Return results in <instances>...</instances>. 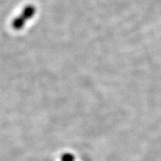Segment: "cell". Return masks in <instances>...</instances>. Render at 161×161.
<instances>
[{
    "instance_id": "6da1fadb",
    "label": "cell",
    "mask_w": 161,
    "mask_h": 161,
    "mask_svg": "<svg viewBox=\"0 0 161 161\" xmlns=\"http://www.w3.org/2000/svg\"><path fill=\"white\" fill-rule=\"evenodd\" d=\"M61 161H75V157L71 154H65L62 156Z\"/></svg>"
}]
</instances>
